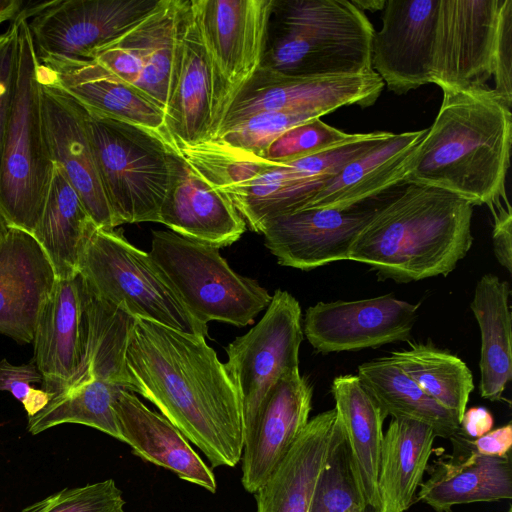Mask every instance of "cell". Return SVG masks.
<instances>
[{
	"label": "cell",
	"mask_w": 512,
	"mask_h": 512,
	"mask_svg": "<svg viewBox=\"0 0 512 512\" xmlns=\"http://www.w3.org/2000/svg\"><path fill=\"white\" fill-rule=\"evenodd\" d=\"M85 116L115 227L124 223L159 222L169 182L168 139L156 130L87 109Z\"/></svg>",
	"instance_id": "52a82bcc"
},
{
	"label": "cell",
	"mask_w": 512,
	"mask_h": 512,
	"mask_svg": "<svg viewBox=\"0 0 512 512\" xmlns=\"http://www.w3.org/2000/svg\"><path fill=\"white\" fill-rule=\"evenodd\" d=\"M42 382L35 362L13 365L6 359L0 360V391H8L20 401L28 417L37 414L53 398L52 393L31 386Z\"/></svg>",
	"instance_id": "60d3db41"
},
{
	"label": "cell",
	"mask_w": 512,
	"mask_h": 512,
	"mask_svg": "<svg viewBox=\"0 0 512 512\" xmlns=\"http://www.w3.org/2000/svg\"><path fill=\"white\" fill-rule=\"evenodd\" d=\"M26 1L0 0V23L7 20H15L23 13Z\"/></svg>",
	"instance_id": "bcb514c9"
},
{
	"label": "cell",
	"mask_w": 512,
	"mask_h": 512,
	"mask_svg": "<svg viewBox=\"0 0 512 512\" xmlns=\"http://www.w3.org/2000/svg\"><path fill=\"white\" fill-rule=\"evenodd\" d=\"M160 0H54L28 28L43 58L94 60L96 54L145 19Z\"/></svg>",
	"instance_id": "7c38bea8"
},
{
	"label": "cell",
	"mask_w": 512,
	"mask_h": 512,
	"mask_svg": "<svg viewBox=\"0 0 512 512\" xmlns=\"http://www.w3.org/2000/svg\"><path fill=\"white\" fill-rule=\"evenodd\" d=\"M357 376L386 416L422 422L441 438L451 439L460 432L457 416L427 395L387 356L362 363Z\"/></svg>",
	"instance_id": "1f68e13d"
},
{
	"label": "cell",
	"mask_w": 512,
	"mask_h": 512,
	"mask_svg": "<svg viewBox=\"0 0 512 512\" xmlns=\"http://www.w3.org/2000/svg\"><path fill=\"white\" fill-rule=\"evenodd\" d=\"M336 419L333 408L308 421L288 453L254 493L256 512H308Z\"/></svg>",
	"instance_id": "484cf974"
},
{
	"label": "cell",
	"mask_w": 512,
	"mask_h": 512,
	"mask_svg": "<svg viewBox=\"0 0 512 512\" xmlns=\"http://www.w3.org/2000/svg\"><path fill=\"white\" fill-rule=\"evenodd\" d=\"M174 29L175 16L161 33L137 81L133 84L163 110L168 99L173 64Z\"/></svg>",
	"instance_id": "ab89813d"
},
{
	"label": "cell",
	"mask_w": 512,
	"mask_h": 512,
	"mask_svg": "<svg viewBox=\"0 0 512 512\" xmlns=\"http://www.w3.org/2000/svg\"><path fill=\"white\" fill-rule=\"evenodd\" d=\"M272 4L192 0L214 73V136L227 108L260 67Z\"/></svg>",
	"instance_id": "8fae6325"
},
{
	"label": "cell",
	"mask_w": 512,
	"mask_h": 512,
	"mask_svg": "<svg viewBox=\"0 0 512 512\" xmlns=\"http://www.w3.org/2000/svg\"><path fill=\"white\" fill-rule=\"evenodd\" d=\"M88 314L85 281L80 273L57 279L37 320L34 362L43 389L59 394L81 369L87 351Z\"/></svg>",
	"instance_id": "ffe728a7"
},
{
	"label": "cell",
	"mask_w": 512,
	"mask_h": 512,
	"mask_svg": "<svg viewBox=\"0 0 512 512\" xmlns=\"http://www.w3.org/2000/svg\"><path fill=\"white\" fill-rule=\"evenodd\" d=\"M387 192L345 209L309 208L276 217L263 230L265 246L280 265L300 270L348 260L353 241L390 197Z\"/></svg>",
	"instance_id": "9a60e30c"
},
{
	"label": "cell",
	"mask_w": 512,
	"mask_h": 512,
	"mask_svg": "<svg viewBox=\"0 0 512 512\" xmlns=\"http://www.w3.org/2000/svg\"><path fill=\"white\" fill-rule=\"evenodd\" d=\"M472 216L473 206L451 192L403 183L358 233L348 260L399 283L446 276L472 246Z\"/></svg>",
	"instance_id": "7a4b0ae2"
},
{
	"label": "cell",
	"mask_w": 512,
	"mask_h": 512,
	"mask_svg": "<svg viewBox=\"0 0 512 512\" xmlns=\"http://www.w3.org/2000/svg\"><path fill=\"white\" fill-rule=\"evenodd\" d=\"M308 512H382V509L368 504L360 491L338 415Z\"/></svg>",
	"instance_id": "e575fe53"
},
{
	"label": "cell",
	"mask_w": 512,
	"mask_h": 512,
	"mask_svg": "<svg viewBox=\"0 0 512 512\" xmlns=\"http://www.w3.org/2000/svg\"><path fill=\"white\" fill-rule=\"evenodd\" d=\"M96 227L77 192L55 165L44 209L32 235L50 260L57 279L79 273L84 247Z\"/></svg>",
	"instance_id": "4dcf8cb0"
},
{
	"label": "cell",
	"mask_w": 512,
	"mask_h": 512,
	"mask_svg": "<svg viewBox=\"0 0 512 512\" xmlns=\"http://www.w3.org/2000/svg\"><path fill=\"white\" fill-rule=\"evenodd\" d=\"M176 5L177 0H160L145 19L101 49L95 60L120 80L133 85L161 33L173 20Z\"/></svg>",
	"instance_id": "d590c367"
},
{
	"label": "cell",
	"mask_w": 512,
	"mask_h": 512,
	"mask_svg": "<svg viewBox=\"0 0 512 512\" xmlns=\"http://www.w3.org/2000/svg\"><path fill=\"white\" fill-rule=\"evenodd\" d=\"M313 118L321 117L296 111L259 112L228 128L212 140L227 148L260 158L281 133Z\"/></svg>",
	"instance_id": "74e56055"
},
{
	"label": "cell",
	"mask_w": 512,
	"mask_h": 512,
	"mask_svg": "<svg viewBox=\"0 0 512 512\" xmlns=\"http://www.w3.org/2000/svg\"><path fill=\"white\" fill-rule=\"evenodd\" d=\"M387 357L461 421L474 390L473 375L465 362L435 346L418 343H411L409 349L392 351Z\"/></svg>",
	"instance_id": "d6a6232c"
},
{
	"label": "cell",
	"mask_w": 512,
	"mask_h": 512,
	"mask_svg": "<svg viewBox=\"0 0 512 512\" xmlns=\"http://www.w3.org/2000/svg\"><path fill=\"white\" fill-rule=\"evenodd\" d=\"M432 83L512 105V0H439Z\"/></svg>",
	"instance_id": "5b68a950"
},
{
	"label": "cell",
	"mask_w": 512,
	"mask_h": 512,
	"mask_svg": "<svg viewBox=\"0 0 512 512\" xmlns=\"http://www.w3.org/2000/svg\"><path fill=\"white\" fill-rule=\"evenodd\" d=\"M18 20V82L1 156L0 209L11 227L32 234L55 165L43 120L40 62L27 20Z\"/></svg>",
	"instance_id": "8992f818"
},
{
	"label": "cell",
	"mask_w": 512,
	"mask_h": 512,
	"mask_svg": "<svg viewBox=\"0 0 512 512\" xmlns=\"http://www.w3.org/2000/svg\"><path fill=\"white\" fill-rule=\"evenodd\" d=\"M360 136L345 133L320 118H313L281 133L260 158L271 163H288L352 142Z\"/></svg>",
	"instance_id": "8d00e7d4"
},
{
	"label": "cell",
	"mask_w": 512,
	"mask_h": 512,
	"mask_svg": "<svg viewBox=\"0 0 512 512\" xmlns=\"http://www.w3.org/2000/svg\"><path fill=\"white\" fill-rule=\"evenodd\" d=\"M125 361L136 393L152 402L213 468L239 463L241 400L205 337L134 318Z\"/></svg>",
	"instance_id": "6da1fadb"
},
{
	"label": "cell",
	"mask_w": 512,
	"mask_h": 512,
	"mask_svg": "<svg viewBox=\"0 0 512 512\" xmlns=\"http://www.w3.org/2000/svg\"><path fill=\"white\" fill-rule=\"evenodd\" d=\"M473 449L480 455L505 457L510 454L512 446V424L490 430L483 436L470 440Z\"/></svg>",
	"instance_id": "ee69618b"
},
{
	"label": "cell",
	"mask_w": 512,
	"mask_h": 512,
	"mask_svg": "<svg viewBox=\"0 0 512 512\" xmlns=\"http://www.w3.org/2000/svg\"><path fill=\"white\" fill-rule=\"evenodd\" d=\"M511 140V109L494 96L444 90L403 183L439 188L472 206L489 205L505 192Z\"/></svg>",
	"instance_id": "3957f363"
},
{
	"label": "cell",
	"mask_w": 512,
	"mask_h": 512,
	"mask_svg": "<svg viewBox=\"0 0 512 512\" xmlns=\"http://www.w3.org/2000/svg\"><path fill=\"white\" fill-rule=\"evenodd\" d=\"M384 82L376 72L294 77L258 68L223 115L214 138L245 118L264 111H296L317 117L350 105L376 102Z\"/></svg>",
	"instance_id": "4fadbf2b"
},
{
	"label": "cell",
	"mask_w": 512,
	"mask_h": 512,
	"mask_svg": "<svg viewBox=\"0 0 512 512\" xmlns=\"http://www.w3.org/2000/svg\"><path fill=\"white\" fill-rule=\"evenodd\" d=\"M493 216V249L497 261L511 273L512 270V213L506 193L488 205Z\"/></svg>",
	"instance_id": "7bdbcfd3"
},
{
	"label": "cell",
	"mask_w": 512,
	"mask_h": 512,
	"mask_svg": "<svg viewBox=\"0 0 512 512\" xmlns=\"http://www.w3.org/2000/svg\"><path fill=\"white\" fill-rule=\"evenodd\" d=\"M149 255L193 316L207 325L246 326L272 296L257 281L236 273L219 248L171 231H153Z\"/></svg>",
	"instance_id": "9c48e42d"
},
{
	"label": "cell",
	"mask_w": 512,
	"mask_h": 512,
	"mask_svg": "<svg viewBox=\"0 0 512 512\" xmlns=\"http://www.w3.org/2000/svg\"><path fill=\"white\" fill-rule=\"evenodd\" d=\"M56 281L52 264L34 236L10 227L0 242V333L31 343Z\"/></svg>",
	"instance_id": "44dd1931"
},
{
	"label": "cell",
	"mask_w": 512,
	"mask_h": 512,
	"mask_svg": "<svg viewBox=\"0 0 512 512\" xmlns=\"http://www.w3.org/2000/svg\"><path fill=\"white\" fill-rule=\"evenodd\" d=\"M79 273L94 293L135 318L206 337L149 253L114 229L96 227L84 247Z\"/></svg>",
	"instance_id": "ba28073f"
},
{
	"label": "cell",
	"mask_w": 512,
	"mask_h": 512,
	"mask_svg": "<svg viewBox=\"0 0 512 512\" xmlns=\"http://www.w3.org/2000/svg\"><path fill=\"white\" fill-rule=\"evenodd\" d=\"M39 62L41 77L85 109L156 130L165 137L164 110L134 85L111 74L95 59L43 58Z\"/></svg>",
	"instance_id": "603a6c76"
},
{
	"label": "cell",
	"mask_w": 512,
	"mask_h": 512,
	"mask_svg": "<svg viewBox=\"0 0 512 512\" xmlns=\"http://www.w3.org/2000/svg\"><path fill=\"white\" fill-rule=\"evenodd\" d=\"M374 33L348 0H273L259 68L294 77L369 74Z\"/></svg>",
	"instance_id": "277c9868"
},
{
	"label": "cell",
	"mask_w": 512,
	"mask_h": 512,
	"mask_svg": "<svg viewBox=\"0 0 512 512\" xmlns=\"http://www.w3.org/2000/svg\"><path fill=\"white\" fill-rule=\"evenodd\" d=\"M40 80L43 120L54 165L63 171L94 223L114 229L88 136L85 109L41 75Z\"/></svg>",
	"instance_id": "d6986e66"
},
{
	"label": "cell",
	"mask_w": 512,
	"mask_h": 512,
	"mask_svg": "<svg viewBox=\"0 0 512 512\" xmlns=\"http://www.w3.org/2000/svg\"><path fill=\"white\" fill-rule=\"evenodd\" d=\"M450 440L453 454L434 461L428 479L421 483L416 494L417 501L436 512H450L455 505L512 498L510 454L480 455L461 430Z\"/></svg>",
	"instance_id": "cb8c5ba5"
},
{
	"label": "cell",
	"mask_w": 512,
	"mask_h": 512,
	"mask_svg": "<svg viewBox=\"0 0 512 512\" xmlns=\"http://www.w3.org/2000/svg\"><path fill=\"white\" fill-rule=\"evenodd\" d=\"M159 223L185 238L217 248L236 242L246 223L230 199L195 170L170 143L169 182Z\"/></svg>",
	"instance_id": "ac0fdd59"
},
{
	"label": "cell",
	"mask_w": 512,
	"mask_h": 512,
	"mask_svg": "<svg viewBox=\"0 0 512 512\" xmlns=\"http://www.w3.org/2000/svg\"><path fill=\"white\" fill-rule=\"evenodd\" d=\"M10 227L11 226L0 209V242L6 237Z\"/></svg>",
	"instance_id": "681fc988"
},
{
	"label": "cell",
	"mask_w": 512,
	"mask_h": 512,
	"mask_svg": "<svg viewBox=\"0 0 512 512\" xmlns=\"http://www.w3.org/2000/svg\"><path fill=\"white\" fill-rule=\"evenodd\" d=\"M313 388L300 371L282 377L246 436L241 483L255 493L288 453L309 421Z\"/></svg>",
	"instance_id": "7402d4cb"
},
{
	"label": "cell",
	"mask_w": 512,
	"mask_h": 512,
	"mask_svg": "<svg viewBox=\"0 0 512 512\" xmlns=\"http://www.w3.org/2000/svg\"><path fill=\"white\" fill-rule=\"evenodd\" d=\"M439 0H387L374 33L372 68L388 89L405 94L432 83Z\"/></svg>",
	"instance_id": "e0dca14e"
},
{
	"label": "cell",
	"mask_w": 512,
	"mask_h": 512,
	"mask_svg": "<svg viewBox=\"0 0 512 512\" xmlns=\"http://www.w3.org/2000/svg\"><path fill=\"white\" fill-rule=\"evenodd\" d=\"M18 25L19 20L16 19L5 33L0 34V164L5 134L17 90Z\"/></svg>",
	"instance_id": "b9f144b4"
},
{
	"label": "cell",
	"mask_w": 512,
	"mask_h": 512,
	"mask_svg": "<svg viewBox=\"0 0 512 512\" xmlns=\"http://www.w3.org/2000/svg\"><path fill=\"white\" fill-rule=\"evenodd\" d=\"M46 512H125L122 491L113 479L61 490Z\"/></svg>",
	"instance_id": "f35d334b"
},
{
	"label": "cell",
	"mask_w": 512,
	"mask_h": 512,
	"mask_svg": "<svg viewBox=\"0 0 512 512\" xmlns=\"http://www.w3.org/2000/svg\"><path fill=\"white\" fill-rule=\"evenodd\" d=\"M435 431L422 422L393 418L384 433L378 475L382 512H405L414 502L433 452Z\"/></svg>",
	"instance_id": "f1b7e54d"
},
{
	"label": "cell",
	"mask_w": 512,
	"mask_h": 512,
	"mask_svg": "<svg viewBox=\"0 0 512 512\" xmlns=\"http://www.w3.org/2000/svg\"><path fill=\"white\" fill-rule=\"evenodd\" d=\"M357 8L363 11V9H368L370 11H376V10H382L385 5V1L383 0H358V1H351Z\"/></svg>",
	"instance_id": "7dc6e473"
},
{
	"label": "cell",
	"mask_w": 512,
	"mask_h": 512,
	"mask_svg": "<svg viewBox=\"0 0 512 512\" xmlns=\"http://www.w3.org/2000/svg\"><path fill=\"white\" fill-rule=\"evenodd\" d=\"M331 393L346 435L360 491L368 504L382 509L378 475L383 423L387 416L357 375L335 377Z\"/></svg>",
	"instance_id": "83f0119b"
},
{
	"label": "cell",
	"mask_w": 512,
	"mask_h": 512,
	"mask_svg": "<svg viewBox=\"0 0 512 512\" xmlns=\"http://www.w3.org/2000/svg\"><path fill=\"white\" fill-rule=\"evenodd\" d=\"M426 132L392 133L328 180L305 209H345L397 187Z\"/></svg>",
	"instance_id": "4316f807"
},
{
	"label": "cell",
	"mask_w": 512,
	"mask_h": 512,
	"mask_svg": "<svg viewBox=\"0 0 512 512\" xmlns=\"http://www.w3.org/2000/svg\"><path fill=\"white\" fill-rule=\"evenodd\" d=\"M122 390L127 389L116 382L89 379L55 395L42 410L28 417L27 429L35 435L60 424L74 423L119 440L113 406Z\"/></svg>",
	"instance_id": "836d02e7"
},
{
	"label": "cell",
	"mask_w": 512,
	"mask_h": 512,
	"mask_svg": "<svg viewBox=\"0 0 512 512\" xmlns=\"http://www.w3.org/2000/svg\"><path fill=\"white\" fill-rule=\"evenodd\" d=\"M509 297V283L489 273L478 280L470 305L481 335L479 391L490 401H505L503 392L512 378Z\"/></svg>",
	"instance_id": "f546056e"
},
{
	"label": "cell",
	"mask_w": 512,
	"mask_h": 512,
	"mask_svg": "<svg viewBox=\"0 0 512 512\" xmlns=\"http://www.w3.org/2000/svg\"><path fill=\"white\" fill-rule=\"evenodd\" d=\"M119 441L134 455L175 473L181 480L215 493L217 482L189 441L162 414L150 410L133 392L122 390L114 403Z\"/></svg>",
	"instance_id": "d4e9b609"
},
{
	"label": "cell",
	"mask_w": 512,
	"mask_h": 512,
	"mask_svg": "<svg viewBox=\"0 0 512 512\" xmlns=\"http://www.w3.org/2000/svg\"><path fill=\"white\" fill-rule=\"evenodd\" d=\"M418 307L392 294L318 302L305 312L303 334L323 354L405 341L417 320Z\"/></svg>",
	"instance_id": "2e32d148"
},
{
	"label": "cell",
	"mask_w": 512,
	"mask_h": 512,
	"mask_svg": "<svg viewBox=\"0 0 512 512\" xmlns=\"http://www.w3.org/2000/svg\"><path fill=\"white\" fill-rule=\"evenodd\" d=\"M494 418L485 407L466 409L461 421L460 430L468 438H479L492 430Z\"/></svg>",
	"instance_id": "f6af8a7d"
},
{
	"label": "cell",
	"mask_w": 512,
	"mask_h": 512,
	"mask_svg": "<svg viewBox=\"0 0 512 512\" xmlns=\"http://www.w3.org/2000/svg\"><path fill=\"white\" fill-rule=\"evenodd\" d=\"M301 316L296 298L278 289L260 321L226 349L224 365L243 409L244 441L280 379L299 371Z\"/></svg>",
	"instance_id": "30bf717a"
},
{
	"label": "cell",
	"mask_w": 512,
	"mask_h": 512,
	"mask_svg": "<svg viewBox=\"0 0 512 512\" xmlns=\"http://www.w3.org/2000/svg\"><path fill=\"white\" fill-rule=\"evenodd\" d=\"M53 496L46 497L39 502H36L23 510V512H46L52 503Z\"/></svg>",
	"instance_id": "c3c4849f"
},
{
	"label": "cell",
	"mask_w": 512,
	"mask_h": 512,
	"mask_svg": "<svg viewBox=\"0 0 512 512\" xmlns=\"http://www.w3.org/2000/svg\"><path fill=\"white\" fill-rule=\"evenodd\" d=\"M506 512H512V507L509 506L508 510Z\"/></svg>",
	"instance_id": "f907efd6"
},
{
	"label": "cell",
	"mask_w": 512,
	"mask_h": 512,
	"mask_svg": "<svg viewBox=\"0 0 512 512\" xmlns=\"http://www.w3.org/2000/svg\"><path fill=\"white\" fill-rule=\"evenodd\" d=\"M165 137L176 148L214 137V73L192 0H177Z\"/></svg>",
	"instance_id": "5bb4252c"
}]
</instances>
